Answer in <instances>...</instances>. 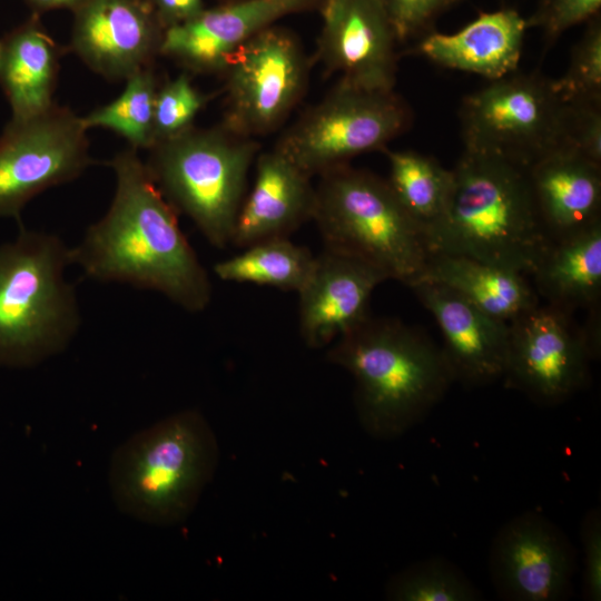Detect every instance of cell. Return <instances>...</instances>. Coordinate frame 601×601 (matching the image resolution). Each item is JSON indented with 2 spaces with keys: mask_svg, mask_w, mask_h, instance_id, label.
Wrapping results in <instances>:
<instances>
[{
  "mask_svg": "<svg viewBox=\"0 0 601 601\" xmlns=\"http://www.w3.org/2000/svg\"><path fill=\"white\" fill-rule=\"evenodd\" d=\"M528 29L516 10L482 12L454 33L426 35L415 51L443 68L490 81L516 71Z\"/></svg>",
  "mask_w": 601,
  "mask_h": 601,
  "instance_id": "44dd1931",
  "label": "cell"
},
{
  "mask_svg": "<svg viewBox=\"0 0 601 601\" xmlns=\"http://www.w3.org/2000/svg\"><path fill=\"white\" fill-rule=\"evenodd\" d=\"M327 357L353 376L358 421L376 440L397 439L421 423L454 383L442 348L395 318L368 316Z\"/></svg>",
  "mask_w": 601,
  "mask_h": 601,
  "instance_id": "3957f363",
  "label": "cell"
},
{
  "mask_svg": "<svg viewBox=\"0 0 601 601\" xmlns=\"http://www.w3.org/2000/svg\"><path fill=\"white\" fill-rule=\"evenodd\" d=\"M126 81L119 97L95 109L82 121L87 129L102 127L116 132L136 150L150 149L155 144L154 104L159 87L152 65Z\"/></svg>",
  "mask_w": 601,
  "mask_h": 601,
  "instance_id": "4316f807",
  "label": "cell"
},
{
  "mask_svg": "<svg viewBox=\"0 0 601 601\" xmlns=\"http://www.w3.org/2000/svg\"><path fill=\"white\" fill-rule=\"evenodd\" d=\"M393 601H475L481 593L454 563L432 558L395 573L385 585Z\"/></svg>",
  "mask_w": 601,
  "mask_h": 601,
  "instance_id": "83f0119b",
  "label": "cell"
},
{
  "mask_svg": "<svg viewBox=\"0 0 601 601\" xmlns=\"http://www.w3.org/2000/svg\"><path fill=\"white\" fill-rule=\"evenodd\" d=\"M385 152L390 165L386 180L401 205L425 233L445 210L452 170L435 158L416 151Z\"/></svg>",
  "mask_w": 601,
  "mask_h": 601,
  "instance_id": "484cf974",
  "label": "cell"
},
{
  "mask_svg": "<svg viewBox=\"0 0 601 601\" xmlns=\"http://www.w3.org/2000/svg\"><path fill=\"white\" fill-rule=\"evenodd\" d=\"M221 125L247 138L275 131L305 93L309 59L288 29L270 26L226 58Z\"/></svg>",
  "mask_w": 601,
  "mask_h": 601,
  "instance_id": "30bf717a",
  "label": "cell"
},
{
  "mask_svg": "<svg viewBox=\"0 0 601 601\" xmlns=\"http://www.w3.org/2000/svg\"><path fill=\"white\" fill-rule=\"evenodd\" d=\"M73 12L72 51L109 80L152 65L165 29L147 0H86Z\"/></svg>",
  "mask_w": 601,
  "mask_h": 601,
  "instance_id": "9a60e30c",
  "label": "cell"
},
{
  "mask_svg": "<svg viewBox=\"0 0 601 601\" xmlns=\"http://www.w3.org/2000/svg\"><path fill=\"white\" fill-rule=\"evenodd\" d=\"M318 177L312 220L324 248L358 259L386 279L410 287L420 280L431 256L425 233L387 180L348 164Z\"/></svg>",
  "mask_w": 601,
  "mask_h": 601,
  "instance_id": "8992f818",
  "label": "cell"
},
{
  "mask_svg": "<svg viewBox=\"0 0 601 601\" xmlns=\"http://www.w3.org/2000/svg\"><path fill=\"white\" fill-rule=\"evenodd\" d=\"M538 296L572 314L600 313L601 221L551 243L531 273Z\"/></svg>",
  "mask_w": 601,
  "mask_h": 601,
  "instance_id": "603a6c76",
  "label": "cell"
},
{
  "mask_svg": "<svg viewBox=\"0 0 601 601\" xmlns=\"http://www.w3.org/2000/svg\"><path fill=\"white\" fill-rule=\"evenodd\" d=\"M410 121L407 105L394 91H372L338 80L275 146L314 177L361 154L384 150Z\"/></svg>",
  "mask_w": 601,
  "mask_h": 601,
  "instance_id": "9c48e42d",
  "label": "cell"
},
{
  "mask_svg": "<svg viewBox=\"0 0 601 601\" xmlns=\"http://www.w3.org/2000/svg\"><path fill=\"white\" fill-rule=\"evenodd\" d=\"M387 17L398 42L427 30L443 11L460 0H376Z\"/></svg>",
  "mask_w": 601,
  "mask_h": 601,
  "instance_id": "d6a6232c",
  "label": "cell"
},
{
  "mask_svg": "<svg viewBox=\"0 0 601 601\" xmlns=\"http://www.w3.org/2000/svg\"><path fill=\"white\" fill-rule=\"evenodd\" d=\"M566 101L552 79L512 72L467 95L460 120L465 149L503 157L529 168L565 144Z\"/></svg>",
  "mask_w": 601,
  "mask_h": 601,
  "instance_id": "ba28073f",
  "label": "cell"
},
{
  "mask_svg": "<svg viewBox=\"0 0 601 601\" xmlns=\"http://www.w3.org/2000/svg\"><path fill=\"white\" fill-rule=\"evenodd\" d=\"M601 0H539L526 22L529 28L542 29L552 42L568 29L599 16Z\"/></svg>",
  "mask_w": 601,
  "mask_h": 601,
  "instance_id": "1f68e13d",
  "label": "cell"
},
{
  "mask_svg": "<svg viewBox=\"0 0 601 601\" xmlns=\"http://www.w3.org/2000/svg\"><path fill=\"white\" fill-rule=\"evenodd\" d=\"M255 179L239 208L231 243L247 247L257 242L287 237L312 220L315 185L278 147L258 152Z\"/></svg>",
  "mask_w": 601,
  "mask_h": 601,
  "instance_id": "d6986e66",
  "label": "cell"
},
{
  "mask_svg": "<svg viewBox=\"0 0 601 601\" xmlns=\"http://www.w3.org/2000/svg\"><path fill=\"white\" fill-rule=\"evenodd\" d=\"M147 1L165 30L195 19L206 9L204 0Z\"/></svg>",
  "mask_w": 601,
  "mask_h": 601,
  "instance_id": "e575fe53",
  "label": "cell"
},
{
  "mask_svg": "<svg viewBox=\"0 0 601 601\" xmlns=\"http://www.w3.org/2000/svg\"><path fill=\"white\" fill-rule=\"evenodd\" d=\"M315 256L287 237L264 239L214 266L215 275L225 282L250 283L298 292L306 282Z\"/></svg>",
  "mask_w": 601,
  "mask_h": 601,
  "instance_id": "d4e9b609",
  "label": "cell"
},
{
  "mask_svg": "<svg viewBox=\"0 0 601 601\" xmlns=\"http://www.w3.org/2000/svg\"><path fill=\"white\" fill-rule=\"evenodd\" d=\"M489 570L504 600L559 601L572 590L574 549L552 521L528 511L509 520L494 536Z\"/></svg>",
  "mask_w": 601,
  "mask_h": 601,
  "instance_id": "4fadbf2b",
  "label": "cell"
},
{
  "mask_svg": "<svg viewBox=\"0 0 601 601\" xmlns=\"http://www.w3.org/2000/svg\"><path fill=\"white\" fill-rule=\"evenodd\" d=\"M229 1H234V0H218L219 3L229 2Z\"/></svg>",
  "mask_w": 601,
  "mask_h": 601,
  "instance_id": "8d00e7d4",
  "label": "cell"
},
{
  "mask_svg": "<svg viewBox=\"0 0 601 601\" xmlns=\"http://www.w3.org/2000/svg\"><path fill=\"white\" fill-rule=\"evenodd\" d=\"M68 265L70 248L51 233L22 228L0 245V367H33L75 338L80 309Z\"/></svg>",
  "mask_w": 601,
  "mask_h": 601,
  "instance_id": "5b68a950",
  "label": "cell"
},
{
  "mask_svg": "<svg viewBox=\"0 0 601 601\" xmlns=\"http://www.w3.org/2000/svg\"><path fill=\"white\" fill-rule=\"evenodd\" d=\"M451 170L445 210L425 230L430 254L464 256L531 275L552 240L539 217L526 168L464 148Z\"/></svg>",
  "mask_w": 601,
  "mask_h": 601,
  "instance_id": "7a4b0ae2",
  "label": "cell"
},
{
  "mask_svg": "<svg viewBox=\"0 0 601 601\" xmlns=\"http://www.w3.org/2000/svg\"><path fill=\"white\" fill-rule=\"evenodd\" d=\"M386 278L370 265L324 248L297 292L299 333L311 348H322L370 316V299Z\"/></svg>",
  "mask_w": 601,
  "mask_h": 601,
  "instance_id": "ac0fdd59",
  "label": "cell"
},
{
  "mask_svg": "<svg viewBox=\"0 0 601 601\" xmlns=\"http://www.w3.org/2000/svg\"><path fill=\"white\" fill-rule=\"evenodd\" d=\"M60 56L38 13L0 39V86L12 119L33 117L55 105Z\"/></svg>",
  "mask_w": 601,
  "mask_h": 601,
  "instance_id": "7402d4cb",
  "label": "cell"
},
{
  "mask_svg": "<svg viewBox=\"0 0 601 601\" xmlns=\"http://www.w3.org/2000/svg\"><path fill=\"white\" fill-rule=\"evenodd\" d=\"M420 280L445 285L506 323L539 305V296L525 274L464 256L432 254Z\"/></svg>",
  "mask_w": 601,
  "mask_h": 601,
  "instance_id": "cb8c5ba5",
  "label": "cell"
},
{
  "mask_svg": "<svg viewBox=\"0 0 601 601\" xmlns=\"http://www.w3.org/2000/svg\"><path fill=\"white\" fill-rule=\"evenodd\" d=\"M504 385L541 405L560 404L590 381L600 337L577 326L571 314L545 304L509 323Z\"/></svg>",
  "mask_w": 601,
  "mask_h": 601,
  "instance_id": "8fae6325",
  "label": "cell"
},
{
  "mask_svg": "<svg viewBox=\"0 0 601 601\" xmlns=\"http://www.w3.org/2000/svg\"><path fill=\"white\" fill-rule=\"evenodd\" d=\"M322 0H234L206 8L164 31L159 53L197 73H221L240 43L286 16L318 9Z\"/></svg>",
  "mask_w": 601,
  "mask_h": 601,
  "instance_id": "2e32d148",
  "label": "cell"
},
{
  "mask_svg": "<svg viewBox=\"0 0 601 601\" xmlns=\"http://www.w3.org/2000/svg\"><path fill=\"white\" fill-rule=\"evenodd\" d=\"M116 190L107 213L70 248L71 264L87 278L150 289L185 311H204L211 299L207 272L134 148L110 161Z\"/></svg>",
  "mask_w": 601,
  "mask_h": 601,
  "instance_id": "6da1fadb",
  "label": "cell"
},
{
  "mask_svg": "<svg viewBox=\"0 0 601 601\" xmlns=\"http://www.w3.org/2000/svg\"><path fill=\"white\" fill-rule=\"evenodd\" d=\"M565 144L601 166V101H566Z\"/></svg>",
  "mask_w": 601,
  "mask_h": 601,
  "instance_id": "4dcf8cb0",
  "label": "cell"
},
{
  "mask_svg": "<svg viewBox=\"0 0 601 601\" xmlns=\"http://www.w3.org/2000/svg\"><path fill=\"white\" fill-rule=\"evenodd\" d=\"M207 100L208 97L194 86L187 73L159 86L154 104L155 144L194 127V120Z\"/></svg>",
  "mask_w": 601,
  "mask_h": 601,
  "instance_id": "f546056e",
  "label": "cell"
},
{
  "mask_svg": "<svg viewBox=\"0 0 601 601\" xmlns=\"http://www.w3.org/2000/svg\"><path fill=\"white\" fill-rule=\"evenodd\" d=\"M314 59L325 73L372 90L394 91L397 38L376 0H322Z\"/></svg>",
  "mask_w": 601,
  "mask_h": 601,
  "instance_id": "5bb4252c",
  "label": "cell"
},
{
  "mask_svg": "<svg viewBox=\"0 0 601 601\" xmlns=\"http://www.w3.org/2000/svg\"><path fill=\"white\" fill-rule=\"evenodd\" d=\"M573 47L564 75L553 80L563 100L601 101V20L597 16Z\"/></svg>",
  "mask_w": 601,
  "mask_h": 601,
  "instance_id": "f1b7e54d",
  "label": "cell"
},
{
  "mask_svg": "<svg viewBox=\"0 0 601 601\" xmlns=\"http://www.w3.org/2000/svg\"><path fill=\"white\" fill-rule=\"evenodd\" d=\"M82 118L51 106L26 119H11L0 136V217L19 219L42 191L79 177L92 162Z\"/></svg>",
  "mask_w": 601,
  "mask_h": 601,
  "instance_id": "7c38bea8",
  "label": "cell"
},
{
  "mask_svg": "<svg viewBox=\"0 0 601 601\" xmlns=\"http://www.w3.org/2000/svg\"><path fill=\"white\" fill-rule=\"evenodd\" d=\"M411 288L440 327L441 348L454 383L476 387L502 378L509 323L490 316L440 283L420 280Z\"/></svg>",
  "mask_w": 601,
  "mask_h": 601,
  "instance_id": "e0dca14e",
  "label": "cell"
},
{
  "mask_svg": "<svg viewBox=\"0 0 601 601\" xmlns=\"http://www.w3.org/2000/svg\"><path fill=\"white\" fill-rule=\"evenodd\" d=\"M541 223L552 242L601 221V166L564 144L528 169Z\"/></svg>",
  "mask_w": 601,
  "mask_h": 601,
  "instance_id": "ffe728a7",
  "label": "cell"
},
{
  "mask_svg": "<svg viewBox=\"0 0 601 601\" xmlns=\"http://www.w3.org/2000/svg\"><path fill=\"white\" fill-rule=\"evenodd\" d=\"M218 461V442L204 415L177 412L115 450L108 472L112 501L142 523L176 525L195 510Z\"/></svg>",
  "mask_w": 601,
  "mask_h": 601,
  "instance_id": "277c9868",
  "label": "cell"
},
{
  "mask_svg": "<svg viewBox=\"0 0 601 601\" xmlns=\"http://www.w3.org/2000/svg\"><path fill=\"white\" fill-rule=\"evenodd\" d=\"M583 553L582 593L585 600L601 599V513L593 508L581 521Z\"/></svg>",
  "mask_w": 601,
  "mask_h": 601,
  "instance_id": "836d02e7",
  "label": "cell"
},
{
  "mask_svg": "<svg viewBox=\"0 0 601 601\" xmlns=\"http://www.w3.org/2000/svg\"><path fill=\"white\" fill-rule=\"evenodd\" d=\"M86 0H24L35 13H42L56 9H69L71 11L80 7Z\"/></svg>",
  "mask_w": 601,
  "mask_h": 601,
  "instance_id": "d590c367",
  "label": "cell"
},
{
  "mask_svg": "<svg viewBox=\"0 0 601 601\" xmlns=\"http://www.w3.org/2000/svg\"><path fill=\"white\" fill-rule=\"evenodd\" d=\"M146 166L165 198L188 216L215 247L231 243L256 139L223 125L187 131L155 144Z\"/></svg>",
  "mask_w": 601,
  "mask_h": 601,
  "instance_id": "52a82bcc",
  "label": "cell"
}]
</instances>
